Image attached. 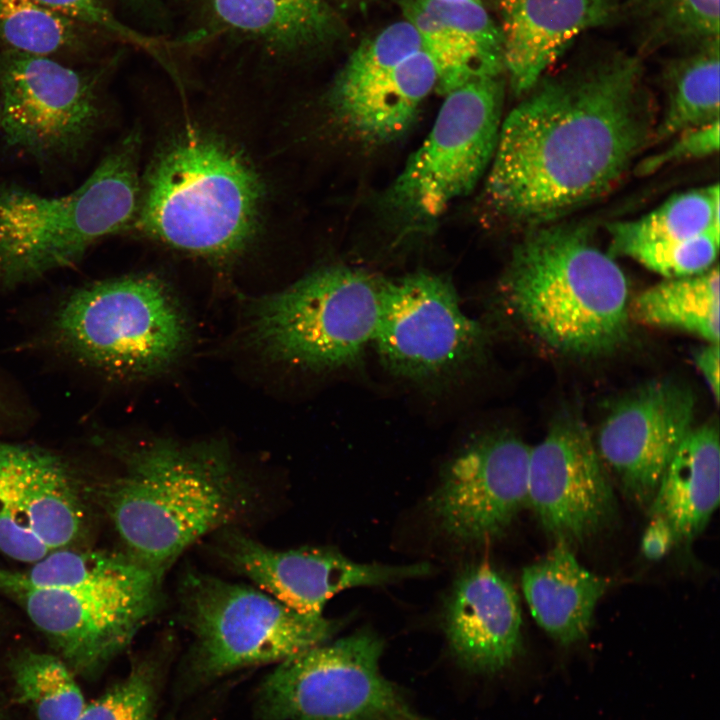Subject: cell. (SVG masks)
Listing matches in <instances>:
<instances>
[{"label": "cell", "instance_id": "52a82bcc", "mask_svg": "<svg viewBox=\"0 0 720 720\" xmlns=\"http://www.w3.org/2000/svg\"><path fill=\"white\" fill-rule=\"evenodd\" d=\"M48 327L57 350L117 377L159 372L180 356L188 341L180 305L152 275L81 286L59 303Z\"/></svg>", "mask_w": 720, "mask_h": 720}, {"label": "cell", "instance_id": "cb8c5ba5", "mask_svg": "<svg viewBox=\"0 0 720 720\" xmlns=\"http://www.w3.org/2000/svg\"><path fill=\"white\" fill-rule=\"evenodd\" d=\"M521 586L536 623L570 646L587 637L609 580L585 568L569 544L556 541L544 558L523 569Z\"/></svg>", "mask_w": 720, "mask_h": 720}, {"label": "cell", "instance_id": "6da1fadb", "mask_svg": "<svg viewBox=\"0 0 720 720\" xmlns=\"http://www.w3.org/2000/svg\"><path fill=\"white\" fill-rule=\"evenodd\" d=\"M637 58L542 78L502 119L486 174L490 206L535 227L608 193L654 141L657 120Z\"/></svg>", "mask_w": 720, "mask_h": 720}, {"label": "cell", "instance_id": "83f0119b", "mask_svg": "<svg viewBox=\"0 0 720 720\" xmlns=\"http://www.w3.org/2000/svg\"><path fill=\"white\" fill-rule=\"evenodd\" d=\"M719 67V40H715L671 68L668 100L654 141L719 120Z\"/></svg>", "mask_w": 720, "mask_h": 720}, {"label": "cell", "instance_id": "ba28073f", "mask_svg": "<svg viewBox=\"0 0 720 720\" xmlns=\"http://www.w3.org/2000/svg\"><path fill=\"white\" fill-rule=\"evenodd\" d=\"M178 616L192 635L189 667L198 680L279 663L327 642L339 624L293 610L254 586L195 568L177 586Z\"/></svg>", "mask_w": 720, "mask_h": 720}, {"label": "cell", "instance_id": "2e32d148", "mask_svg": "<svg viewBox=\"0 0 720 720\" xmlns=\"http://www.w3.org/2000/svg\"><path fill=\"white\" fill-rule=\"evenodd\" d=\"M530 449L504 431L480 434L461 448L428 501L440 530L464 544L501 536L527 506Z\"/></svg>", "mask_w": 720, "mask_h": 720}, {"label": "cell", "instance_id": "f546056e", "mask_svg": "<svg viewBox=\"0 0 720 720\" xmlns=\"http://www.w3.org/2000/svg\"><path fill=\"white\" fill-rule=\"evenodd\" d=\"M85 25L31 0H0V41L20 52L47 56L78 51Z\"/></svg>", "mask_w": 720, "mask_h": 720}, {"label": "cell", "instance_id": "d4e9b609", "mask_svg": "<svg viewBox=\"0 0 720 720\" xmlns=\"http://www.w3.org/2000/svg\"><path fill=\"white\" fill-rule=\"evenodd\" d=\"M719 448L716 425L692 427L661 477L648 512L670 525L676 543L697 537L719 505Z\"/></svg>", "mask_w": 720, "mask_h": 720}, {"label": "cell", "instance_id": "4316f807", "mask_svg": "<svg viewBox=\"0 0 720 720\" xmlns=\"http://www.w3.org/2000/svg\"><path fill=\"white\" fill-rule=\"evenodd\" d=\"M718 184L674 195L648 214L608 225L610 249L639 243H674L720 233Z\"/></svg>", "mask_w": 720, "mask_h": 720}, {"label": "cell", "instance_id": "e575fe53", "mask_svg": "<svg viewBox=\"0 0 720 720\" xmlns=\"http://www.w3.org/2000/svg\"><path fill=\"white\" fill-rule=\"evenodd\" d=\"M718 148L719 120L677 134L670 145L642 160L636 170L639 175L651 174L669 164L710 156Z\"/></svg>", "mask_w": 720, "mask_h": 720}, {"label": "cell", "instance_id": "4dcf8cb0", "mask_svg": "<svg viewBox=\"0 0 720 720\" xmlns=\"http://www.w3.org/2000/svg\"><path fill=\"white\" fill-rule=\"evenodd\" d=\"M630 9L663 40H719V0H632Z\"/></svg>", "mask_w": 720, "mask_h": 720}, {"label": "cell", "instance_id": "8992f818", "mask_svg": "<svg viewBox=\"0 0 720 720\" xmlns=\"http://www.w3.org/2000/svg\"><path fill=\"white\" fill-rule=\"evenodd\" d=\"M141 146V132L132 128L65 196L0 183V289L71 266L96 241L131 226L140 196Z\"/></svg>", "mask_w": 720, "mask_h": 720}, {"label": "cell", "instance_id": "74e56055", "mask_svg": "<svg viewBox=\"0 0 720 720\" xmlns=\"http://www.w3.org/2000/svg\"><path fill=\"white\" fill-rule=\"evenodd\" d=\"M435 1H447V2H481L483 3V0H435Z\"/></svg>", "mask_w": 720, "mask_h": 720}, {"label": "cell", "instance_id": "7a4b0ae2", "mask_svg": "<svg viewBox=\"0 0 720 720\" xmlns=\"http://www.w3.org/2000/svg\"><path fill=\"white\" fill-rule=\"evenodd\" d=\"M120 472L100 491L127 554L165 576L200 539L239 526L260 494L218 443L156 439L118 447Z\"/></svg>", "mask_w": 720, "mask_h": 720}, {"label": "cell", "instance_id": "5bb4252c", "mask_svg": "<svg viewBox=\"0 0 720 720\" xmlns=\"http://www.w3.org/2000/svg\"><path fill=\"white\" fill-rule=\"evenodd\" d=\"M438 72L413 25L403 19L363 40L325 96L331 118L356 140L387 144L413 125Z\"/></svg>", "mask_w": 720, "mask_h": 720}, {"label": "cell", "instance_id": "f35d334b", "mask_svg": "<svg viewBox=\"0 0 720 720\" xmlns=\"http://www.w3.org/2000/svg\"><path fill=\"white\" fill-rule=\"evenodd\" d=\"M2 411H3V406H2V403H1V401H0V414H1Z\"/></svg>", "mask_w": 720, "mask_h": 720}, {"label": "cell", "instance_id": "8d00e7d4", "mask_svg": "<svg viewBox=\"0 0 720 720\" xmlns=\"http://www.w3.org/2000/svg\"><path fill=\"white\" fill-rule=\"evenodd\" d=\"M719 343H708L698 349L694 360L705 378L716 402L719 401Z\"/></svg>", "mask_w": 720, "mask_h": 720}, {"label": "cell", "instance_id": "f1b7e54d", "mask_svg": "<svg viewBox=\"0 0 720 720\" xmlns=\"http://www.w3.org/2000/svg\"><path fill=\"white\" fill-rule=\"evenodd\" d=\"M11 671L19 700L37 720H78L86 702L75 673L60 656L23 651Z\"/></svg>", "mask_w": 720, "mask_h": 720}, {"label": "cell", "instance_id": "7402d4cb", "mask_svg": "<svg viewBox=\"0 0 720 720\" xmlns=\"http://www.w3.org/2000/svg\"><path fill=\"white\" fill-rule=\"evenodd\" d=\"M401 7L436 66L437 94L504 72L501 32L483 3L402 0Z\"/></svg>", "mask_w": 720, "mask_h": 720}, {"label": "cell", "instance_id": "30bf717a", "mask_svg": "<svg viewBox=\"0 0 720 720\" xmlns=\"http://www.w3.org/2000/svg\"><path fill=\"white\" fill-rule=\"evenodd\" d=\"M503 82L485 77L444 97L434 123L385 195L408 226L425 227L486 176L503 119Z\"/></svg>", "mask_w": 720, "mask_h": 720}, {"label": "cell", "instance_id": "1f68e13d", "mask_svg": "<svg viewBox=\"0 0 720 720\" xmlns=\"http://www.w3.org/2000/svg\"><path fill=\"white\" fill-rule=\"evenodd\" d=\"M159 662L149 657L97 699L86 703L78 720H155Z\"/></svg>", "mask_w": 720, "mask_h": 720}, {"label": "cell", "instance_id": "9c48e42d", "mask_svg": "<svg viewBox=\"0 0 720 720\" xmlns=\"http://www.w3.org/2000/svg\"><path fill=\"white\" fill-rule=\"evenodd\" d=\"M380 286L357 269L319 268L251 304L249 340L269 359L300 368L349 366L373 342Z\"/></svg>", "mask_w": 720, "mask_h": 720}, {"label": "cell", "instance_id": "d6986e66", "mask_svg": "<svg viewBox=\"0 0 720 720\" xmlns=\"http://www.w3.org/2000/svg\"><path fill=\"white\" fill-rule=\"evenodd\" d=\"M694 405L688 387L655 380L624 397L603 421L596 449L634 503L649 507L668 463L692 428Z\"/></svg>", "mask_w": 720, "mask_h": 720}, {"label": "cell", "instance_id": "5b68a950", "mask_svg": "<svg viewBox=\"0 0 720 720\" xmlns=\"http://www.w3.org/2000/svg\"><path fill=\"white\" fill-rule=\"evenodd\" d=\"M504 290L521 322L559 352L597 356L627 338L626 277L585 226L531 227L512 252Z\"/></svg>", "mask_w": 720, "mask_h": 720}, {"label": "cell", "instance_id": "603a6c76", "mask_svg": "<svg viewBox=\"0 0 720 720\" xmlns=\"http://www.w3.org/2000/svg\"><path fill=\"white\" fill-rule=\"evenodd\" d=\"M215 32L241 38L279 58L317 50L339 25L327 0H202Z\"/></svg>", "mask_w": 720, "mask_h": 720}, {"label": "cell", "instance_id": "9a60e30c", "mask_svg": "<svg viewBox=\"0 0 720 720\" xmlns=\"http://www.w3.org/2000/svg\"><path fill=\"white\" fill-rule=\"evenodd\" d=\"M88 506L71 465L45 448L0 440V554L33 564L77 547Z\"/></svg>", "mask_w": 720, "mask_h": 720}, {"label": "cell", "instance_id": "e0dca14e", "mask_svg": "<svg viewBox=\"0 0 720 720\" xmlns=\"http://www.w3.org/2000/svg\"><path fill=\"white\" fill-rule=\"evenodd\" d=\"M527 505L556 541L581 542L616 517V498L585 424L558 418L530 449Z\"/></svg>", "mask_w": 720, "mask_h": 720}, {"label": "cell", "instance_id": "3957f363", "mask_svg": "<svg viewBox=\"0 0 720 720\" xmlns=\"http://www.w3.org/2000/svg\"><path fill=\"white\" fill-rule=\"evenodd\" d=\"M126 552L69 547L24 571L0 567L20 607L74 673L109 664L161 610L163 579Z\"/></svg>", "mask_w": 720, "mask_h": 720}, {"label": "cell", "instance_id": "ac0fdd59", "mask_svg": "<svg viewBox=\"0 0 720 720\" xmlns=\"http://www.w3.org/2000/svg\"><path fill=\"white\" fill-rule=\"evenodd\" d=\"M211 536L210 551L218 560L254 587L307 615H322L327 601L342 590L397 582L404 574L401 566L357 563L330 548H271L239 526Z\"/></svg>", "mask_w": 720, "mask_h": 720}, {"label": "cell", "instance_id": "4fadbf2b", "mask_svg": "<svg viewBox=\"0 0 720 720\" xmlns=\"http://www.w3.org/2000/svg\"><path fill=\"white\" fill-rule=\"evenodd\" d=\"M373 344L384 367L416 384L448 381L481 357L485 333L446 277L414 272L381 281Z\"/></svg>", "mask_w": 720, "mask_h": 720}, {"label": "cell", "instance_id": "8fae6325", "mask_svg": "<svg viewBox=\"0 0 720 720\" xmlns=\"http://www.w3.org/2000/svg\"><path fill=\"white\" fill-rule=\"evenodd\" d=\"M383 641L361 630L277 664L261 683L262 720H431L379 668Z\"/></svg>", "mask_w": 720, "mask_h": 720}, {"label": "cell", "instance_id": "484cf974", "mask_svg": "<svg viewBox=\"0 0 720 720\" xmlns=\"http://www.w3.org/2000/svg\"><path fill=\"white\" fill-rule=\"evenodd\" d=\"M634 316L647 325L683 330L719 343V270L665 279L639 294Z\"/></svg>", "mask_w": 720, "mask_h": 720}, {"label": "cell", "instance_id": "44dd1931", "mask_svg": "<svg viewBox=\"0 0 720 720\" xmlns=\"http://www.w3.org/2000/svg\"><path fill=\"white\" fill-rule=\"evenodd\" d=\"M503 69L511 90L523 96L582 32L605 24L609 0H498Z\"/></svg>", "mask_w": 720, "mask_h": 720}, {"label": "cell", "instance_id": "836d02e7", "mask_svg": "<svg viewBox=\"0 0 720 720\" xmlns=\"http://www.w3.org/2000/svg\"><path fill=\"white\" fill-rule=\"evenodd\" d=\"M60 16L73 20L82 25H88L107 32L120 40L142 48L160 61L164 42L143 35L122 24L105 7L101 0H31Z\"/></svg>", "mask_w": 720, "mask_h": 720}, {"label": "cell", "instance_id": "d590c367", "mask_svg": "<svg viewBox=\"0 0 720 720\" xmlns=\"http://www.w3.org/2000/svg\"><path fill=\"white\" fill-rule=\"evenodd\" d=\"M674 543H676L675 536L670 525L660 517H651L641 540L644 556L649 560H659Z\"/></svg>", "mask_w": 720, "mask_h": 720}, {"label": "cell", "instance_id": "7c38bea8", "mask_svg": "<svg viewBox=\"0 0 720 720\" xmlns=\"http://www.w3.org/2000/svg\"><path fill=\"white\" fill-rule=\"evenodd\" d=\"M105 73V67L75 70L47 56L3 51L0 128L6 143L44 164L78 160L104 120Z\"/></svg>", "mask_w": 720, "mask_h": 720}, {"label": "cell", "instance_id": "d6a6232c", "mask_svg": "<svg viewBox=\"0 0 720 720\" xmlns=\"http://www.w3.org/2000/svg\"><path fill=\"white\" fill-rule=\"evenodd\" d=\"M719 240L720 233H708L674 243H639L622 249L617 255L630 257L665 279L687 277L713 266Z\"/></svg>", "mask_w": 720, "mask_h": 720}, {"label": "cell", "instance_id": "277c9868", "mask_svg": "<svg viewBox=\"0 0 720 720\" xmlns=\"http://www.w3.org/2000/svg\"><path fill=\"white\" fill-rule=\"evenodd\" d=\"M265 196L245 152L189 125L159 146L141 175L131 227L170 248L224 260L255 238Z\"/></svg>", "mask_w": 720, "mask_h": 720}, {"label": "cell", "instance_id": "ffe728a7", "mask_svg": "<svg viewBox=\"0 0 720 720\" xmlns=\"http://www.w3.org/2000/svg\"><path fill=\"white\" fill-rule=\"evenodd\" d=\"M522 616L510 582L488 563L456 578L444 611L450 650L465 669L494 674L509 666L522 646Z\"/></svg>", "mask_w": 720, "mask_h": 720}]
</instances>
